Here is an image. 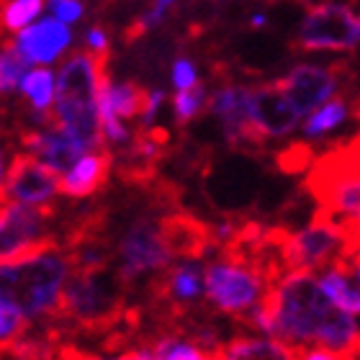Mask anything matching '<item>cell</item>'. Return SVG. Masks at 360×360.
Instances as JSON below:
<instances>
[{
    "mask_svg": "<svg viewBox=\"0 0 360 360\" xmlns=\"http://www.w3.org/2000/svg\"><path fill=\"white\" fill-rule=\"evenodd\" d=\"M273 309V338L291 345L296 353L319 345L335 358L358 355V324L324 293L311 270H288L270 291H265Z\"/></svg>",
    "mask_w": 360,
    "mask_h": 360,
    "instance_id": "obj_1",
    "label": "cell"
},
{
    "mask_svg": "<svg viewBox=\"0 0 360 360\" xmlns=\"http://www.w3.org/2000/svg\"><path fill=\"white\" fill-rule=\"evenodd\" d=\"M72 260L52 245L0 263V304L23 319L49 314L60 307L62 285Z\"/></svg>",
    "mask_w": 360,
    "mask_h": 360,
    "instance_id": "obj_2",
    "label": "cell"
},
{
    "mask_svg": "<svg viewBox=\"0 0 360 360\" xmlns=\"http://www.w3.org/2000/svg\"><path fill=\"white\" fill-rule=\"evenodd\" d=\"M105 75V52H75L54 77V119L85 152L101 150L96 90Z\"/></svg>",
    "mask_w": 360,
    "mask_h": 360,
    "instance_id": "obj_3",
    "label": "cell"
},
{
    "mask_svg": "<svg viewBox=\"0 0 360 360\" xmlns=\"http://www.w3.org/2000/svg\"><path fill=\"white\" fill-rule=\"evenodd\" d=\"M121 299H124L121 278L108 273L105 265H96V268L75 265L65 278L60 307L70 316H75L77 322L105 324L121 309Z\"/></svg>",
    "mask_w": 360,
    "mask_h": 360,
    "instance_id": "obj_4",
    "label": "cell"
},
{
    "mask_svg": "<svg viewBox=\"0 0 360 360\" xmlns=\"http://www.w3.org/2000/svg\"><path fill=\"white\" fill-rule=\"evenodd\" d=\"M203 288L214 307L234 316L250 311L268 291L263 273L234 257L217 260L203 270Z\"/></svg>",
    "mask_w": 360,
    "mask_h": 360,
    "instance_id": "obj_5",
    "label": "cell"
},
{
    "mask_svg": "<svg viewBox=\"0 0 360 360\" xmlns=\"http://www.w3.org/2000/svg\"><path fill=\"white\" fill-rule=\"evenodd\" d=\"M353 248L350 224L342 226L335 219H316L314 224L301 229L283 242V260L291 270H316L335 263L342 252Z\"/></svg>",
    "mask_w": 360,
    "mask_h": 360,
    "instance_id": "obj_6",
    "label": "cell"
},
{
    "mask_svg": "<svg viewBox=\"0 0 360 360\" xmlns=\"http://www.w3.org/2000/svg\"><path fill=\"white\" fill-rule=\"evenodd\" d=\"M360 39V21L355 11L342 3H319L307 13L299 29V44L304 49H355Z\"/></svg>",
    "mask_w": 360,
    "mask_h": 360,
    "instance_id": "obj_7",
    "label": "cell"
},
{
    "mask_svg": "<svg viewBox=\"0 0 360 360\" xmlns=\"http://www.w3.org/2000/svg\"><path fill=\"white\" fill-rule=\"evenodd\" d=\"M44 206L0 201V263L46 245Z\"/></svg>",
    "mask_w": 360,
    "mask_h": 360,
    "instance_id": "obj_8",
    "label": "cell"
},
{
    "mask_svg": "<svg viewBox=\"0 0 360 360\" xmlns=\"http://www.w3.org/2000/svg\"><path fill=\"white\" fill-rule=\"evenodd\" d=\"M60 191L57 170L44 165L34 155H15L6 167L3 186H0V201L29 203V206H44L52 201Z\"/></svg>",
    "mask_w": 360,
    "mask_h": 360,
    "instance_id": "obj_9",
    "label": "cell"
},
{
    "mask_svg": "<svg viewBox=\"0 0 360 360\" xmlns=\"http://www.w3.org/2000/svg\"><path fill=\"white\" fill-rule=\"evenodd\" d=\"M358 158L353 155L347 162H340V158L330 155L324 165L316 167L314 193L324 203V209L332 214H345L350 221L358 219L360 191H358Z\"/></svg>",
    "mask_w": 360,
    "mask_h": 360,
    "instance_id": "obj_10",
    "label": "cell"
},
{
    "mask_svg": "<svg viewBox=\"0 0 360 360\" xmlns=\"http://www.w3.org/2000/svg\"><path fill=\"white\" fill-rule=\"evenodd\" d=\"M121 278H136L150 270H160L170 263V248H167L162 229L155 221H139L127 232L119 245Z\"/></svg>",
    "mask_w": 360,
    "mask_h": 360,
    "instance_id": "obj_11",
    "label": "cell"
},
{
    "mask_svg": "<svg viewBox=\"0 0 360 360\" xmlns=\"http://www.w3.org/2000/svg\"><path fill=\"white\" fill-rule=\"evenodd\" d=\"M248 116L260 139L291 134L301 121L299 111L283 96V90L278 88V83L248 90Z\"/></svg>",
    "mask_w": 360,
    "mask_h": 360,
    "instance_id": "obj_12",
    "label": "cell"
},
{
    "mask_svg": "<svg viewBox=\"0 0 360 360\" xmlns=\"http://www.w3.org/2000/svg\"><path fill=\"white\" fill-rule=\"evenodd\" d=\"M338 83L340 80L335 70L319 68V65H299L278 83V88L283 90V96L304 119L338 90Z\"/></svg>",
    "mask_w": 360,
    "mask_h": 360,
    "instance_id": "obj_13",
    "label": "cell"
},
{
    "mask_svg": "<svg viewBox=\"0 0 360 360\" xmlns=\"http://www.w3.org/2000/svg\"><path fill=\"white\" fill-rule=\"evenodd\" d=\"M72 34L68 23L57 18H41L39 23L31 21L29 26L18 29L13 46L23 54L29 65H52L62 57V52L70 46Z\"/></svg>",
    "mask_w": 360,
    "mask_h": 360,
    "instance_id": "obj_14",
    "label": "cell"
},
{
    "mask_svg": "<svg viewBox=\"0 0 360 360\" xmlns=\"http://www.w3.org/2000/svg\"><path fill=\"white\" fill-rule=\"evenodd\" d=\"M211 108L217 113L221 124H224L226 139L232 144L240 142H252L260 144L263 139L257 136V131L250 124L248 116V88H237V85H229V88H221L211 101Z\"/></svg>",
    "mask_w": 360,
    "mask_h": 360,
    "instance_id": "obj_15",
    "label": "cell"
},
{
    "mask_svg": "<svg viewBox=\"0 0 360 360\" xmlns=\"http://www.w3.org/2000/svg\"><path fill=\"white\" fill-rule=\"evenodd\" d=\"M23 147H26L37 160H41L44 165L57 170V173L68 170L80 155H85L83 147H80L62 127L44 129V131H31V134L23 136Z\"/></svg>",
    "mask_w": 360,
    "mask_h": 360,
    "instance_id": "obj_16",
    "label": "cell"
},
{
    "mask_svg": "<svg viewBox=\"0 0 360 360\" xmlns=\"http://www.w3.org/2000/svg\"><path fill=\"white\" fill-rule=\"evenodd\" d=\"M108 173H111V158L105 152H85L65 170V178L60 180V191L72 198H85L103 186Z\"/></svg>",
    "mask_w": 360,
    "mask_h": 360,
    "instance_id": "obj_17",
    "label": "cell"
},
{
    "mask_svg": "<svg viewBox=\"0 0 360 360\" xmlns=\"http://www.w3.org/2000/svg\"><path fill=\"white\" fill-rule=\"evenodd\" d=\"M319 285L324 288V293L338 304L342 311L347 314H358L360 311V293H358V273L342 268L338 263L324 265V273L319 278Z\"/></svg>",
    "mask_w": 360,
    "mask_h": 360,
    "instance_id": "obj_18",
    "label": "cell"
},
{
    "mask_svg": "<svg viewBox=\"0 0 360 360\" xmlns=\"http://www.w3.org/2000/svg\"><path fill=\"white\" fill-rule=\"evenodd\" d=\"M221 355L232 360H285V358H293L296 350L291 345L281 342V340L240 338L221 347Z\"/></svg>",
    "mask_w": 360,
    "mask_h": 360,
    "instance_id": "obj_19",
    "label": "cell"
},
{
    "mask_svg": "<svg viewBox=\"0 0 360 360\" xmlns=\"http://www.w3.org/2000/svg\"><path fill=\"white\" fill-rule=\"evenodd\" d=\"M23 96L29 98L37 113H44L52 108L54 101V72L49 68H34L31 72H23L21 77Z\"/></svg>",
    "mask_w": 360,
    "mask_h": 360,
    "instance_id": "obj_20",
    "label": "cell"
},
{
    "mask_svg": "<svg viewBox=\"0 0 360 360\" xmlns=\"http://www.w3.org/2000/svg\"><path fill=\"white\" fill-rule=\"evenodd\" d=\"M203 288V273L195 263H183L167 273L165 293L173 301H193Z\"/></svg>",
    "mask_w": 360,
    "mask_h": 360,
    "instance_id": "obj_21",
    "label": "cell"
},
{
    "mask_svg": "<svg viewBox=\"0 0 360 360\" xmlns=\"http://www.w3.org/2000/svg\"><path fill=\"white\" fill-rule=\"evenodd\" d=\"M307 127H304V131H307L309 136H319L324 134V131H332V129H338L342 121L347 119V103L342 101V98H335V101H324L322 105H316L314 111L307 113Z\"/></svg>",
    "mask_w": 360,
    "mask_h": 360,
    "instance_id": "obj_22",
    "label": "cell"
},
{
    "mask_svg": "<svg viewBox=\"0 0 360 360\" xmlns=\"http://www.w3.org/2000/svg\"><path fill=\"white\" fill-rule=\"evenodd\" d=\"M44 8V0H8L3 13H0V23L11 31H18L23 26H29Z\"/></svg>",
    "mask_w": 360,
    "mask_h": 360,
    "instance_id": "obj_23",
    "label": "cell"
},
{
    "mask_svg": "<svg viewBox=\"0 0 360 360\" xmlns=\"http://www.w3.org/2000/svg\"><path fill=\"white\" fill-rule=\"evenodd\" d=\"M26 68H29V62L23 60V54L13 44L0 49V96L18 88Z\"/></svg>",
    "mask_w": 360,
    "mask_h": 360,
    "instance_id": "obj_24",
    "label": "cell"
},
{
    "mask_svg": "<svg viewBox=\"0 0 360 360\" xmlns=\"http://www.w3.org/2000/svg\"><path fill=\"white\" fill-rule=\"evenodd\" d=\"M173 103H175V119L180 124H186V121L195 119L201 113L203 103H206V90L198 83H193L191 88H180V93L175 96Z\"/></svg>",
    "mask_w": 360,
    "mask_h": 360,
    "instance_id": "obj_25",
    "label": "cell"
},
{
    "mask_svg": "<svg viewBox=\"0 0 360 360\" xmlns=\"http://www.w3.org/2000/svg\"><path fill=\"white\" fill-rule=\"evenodd\" d=\"M152 358L160 360H201L206 358L203 347L191 345V342H180V340H160L158 345L152 347Z\"/></svg>",
    "mask_w": 360,
    "mask_h": 360,
    "instance_id": "obj_26",
    "label": "cell"
},
{
    "mask_svg": "<svg viewBox=\"0 0 360 360\" xmlns=\"http://www.w3.org/2000/svg\"><path fill=\"white\" fill-rule=\"evenodd\" d=\"M23 322H26V319H23L21 314H15L13 309H8L0 304V345L13 342L23 332Z\"/></svg>",
    "mask_w": 360,
    "mask_h": 360,
    "instance_id": "obj_27",
    "label": "cell"
},
{
    "mask_svg": "<svg viewBox=\"0 0 360 360\" xmlns=\"http://www.w3.org/2000/svg\"><path fill=\"white\" fill-rule=\"evenodd\" d=\"M54 18L62 23H75L83 15V3L80 0H46Z\"/></svg>",
    "mask_w": 360,
    "mask_h": 360,
    "instance_id": "obj_28",
    "label": "cell"
},
{
    "mask_svg": "<svg viewBox=\"0 0 360 360\" xmlns=\"http://www.w3.org/2000/svg\"><path fill=\"white\" fill-rule=\"evenodd\" d=\"M173 83L175 88H191L193 83H198V75H195V65L191 60H178L173 68Z\"/></svg>",
    "mask_w": 360,
    "mask_h": 360,
    "instance_id": "obj_29",
    "label": "cell"
},
{
    "mask_svg": "<svg viewBox=\"0 0 360 360\" xmlns=\"http://www.w3.org/2000/svg\"><path fill=\"white\" fill-rule=\"evenodd\" d=\"M162 98H165V93H162V90H152V93H147V98H144V105H142L144 127H150V121L155 119V116H158Z\"/></svg>",
    "mask_w": 360,
    "mask_h": 360,
    "instance_id": "obj_30",
    "label": "cell"
},
{
    "mask_svg": "<svg viewBox=\"0 0 360 360\" xmlns=\"http://www.w3.org/2000/svg\"><path fill=\"white\" fill-rule=\"evenodd\" d=\"M173 6V0H158L155 3V8H152L150 13H144L142 15V21H139V26L142 29H152V26H158L162 18H165V13H167V8Z\"/></svg>",
    "mask_w": 360,
    "mask_h": 360,
    "instance_id": "obj_31",
    "label": "cell"
},
{
    "mask_svg": "<svg viewBox=\"0 0 360 360\" xmlns=\"http://www.w3.org/2000/svg\"><path fill=\"white\" fill-rule=\"evenodd\" d=\"M85 41H88V46L93 52H108V37L101 29H90Z\"/></svg>",
    "mask_w": 360,
    "mask_h": 360,
    "instance_id": "obj_32",
    "label": "cell"
},
{
    "mask_svg": "<svg viewBox=\"0 0 360 360\" xmlns=\"http://www.w3.org/2000/svg\"><path fill=\"white\" fill-rule=\"evenodd\" d=\"M250 23H252V26H263V23H265V15L263 13H255L252 18H250Z\"/></svg>",
    "mask_w": 360,
    "mask_h": 360,
    "instance_id": "obj_33",
    "label": "cell"
},
{
    "mask_svg": "<svg viewBox=\"0 0 360 360\" xmlns=\"http://www.w3.org/2000/svg\"><path fill=\"white\" fill-rule=\"evenodd\" d=\"M3 175H6V158H3V150H0V186H3Z\"/></svg>",
    "mask_w": 360,
    "mask_h": 360,
    "instance_id": "obj_34",
    "label": "cell"
}]
</instances>
